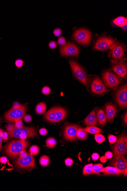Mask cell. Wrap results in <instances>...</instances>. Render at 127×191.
Listing matches in <instances>:
<instances>
[{"mask_svg":"<svg viewBox=\"0 0 127 191\" xmlns=\"http://www.w3.org/2000/svg\"><path fill=\"white\" fill-rule=\"evenodd\" d=\"M29 145V142L25 140L12 141L6 146L5 152L10 158L15 159L21 152L26 150Z\"/></svg>","mask_w":127,"mask_h":191,"instance_id":"1","label":"cell"},{"mask_svg":"<svg viewBox=\"0 0 127 191\" xmlns=\"http://www.w3.org/2000/svg\"><path fill=\"white\" fill-rule=\"evenodd\" d=\"M67 115L66 110L64 108L59 106L54 107L45 114L44 118L49 122L57 123L65 119Z\"/></svg>","mask_w":127,"mask_h":191,"instance_id":"2","label":"cell"},{"mask_svg":"<svg viewBox=\"0 0 127 191\" xmlns=\"http://www.w3.org/2000/svg\"><path fill=\"white\" fill-rule=\"evenodd\" d=\"M10 137L25 140L29 137H34L37 136L36 129L33 127L15 128L12 131L8 132Z\"/></svg>","mask_w":127,"mask_h":191,"instance_id":"3","label":"cell"},{"mask_svg":"<svg viewBox=\"0 0 127 191\" xmlns=\"http://www.w3.org/2000/svg\"><path fill=\"white\" fill-rule=\"evenodd\" d=\"M69 62L74 76L83 85H88L87 75L83 68L76 61L72 60H69Z\"/></svg>","mask_w":127,"mask_h":191,"instance_id":"4","label":"cell"},{"mask_svg":"<svg viewBox=\"0 0 127 191\" xmlns=\"http://www.w3.org/2000/svg\"><path fill=\"white\" fill-rule=\"evenodd\" d=\"M27 107L24 105H22L19 109L12 108L5 115L6 120L10 122H15L18 120H21L26 114Z\"/></svg>","mask_w":127,"mask_h":191,"instance_id":"5","label":"cell"},{"mask_svg":"<svg viewBox=\"0 0 127 191\" xmlns=\"http://www.w3.org/2000/svg\"><path fill=\"white\" fill-rule=\"evenodd\" d=\"M113 147V152L115 157L124 156L127 153V137L122 135Z\"/></svg>","mask_w":127,"mask_h":191,"instance_id":"6","label":"cell"},{"mask_svg":"<svg viewBox=\"0 0 127 191\" xmlns=\"http://www.w3.org/2000/svg\"><path fill=\"white\" fill-rule=\"evenodd\" d=\"M73 36L76 42L83 45L88 44L91 39V32L89 30L84 28L76 30Z\"/></svg>","mask_w":127,"mask_h":191,"instance_id":"7","label":"cell"},{"mask_svg":"<svg viewBox=\"0 0 127 191\" xmlns=\"http://www.w3.org/2000/svg\"><path fill=\"white\" fill-rule=\"evenodd\" d=\"M15 164L20 169L36 168L34 158L30 154L22 158L18 157L15 161Z\"/></svg>","mask_w":127,"mask_h":191,"instance_id":"8","label":"cell"},{"mask_svg":"<svg viewBox=\"0 0 127 191\" xmlns=\"http://www.w3.org/2000/svg\"><path fill=\"white\" fill-rule=\"evenodd\" d=\"M60 53L62 56H78L79 49L75 44L71 42H68L60 48Z\"/></svg>","mask_w":127,"mask_h":191,"instance_id":"9","label":"cell"},{"mask_svg":"<svg viewBox=\"0 0 127 191\" xmlns=\"http://www.w3.org/2000/svg\"><path fill=\"white\" fill-rule=\"evenodd\" d=\"M102 78L105 85L110 88L116 87L120 84L117 77L110 71H106L103 73Z\"/></svg>","mask_w":127,"mask_h":191,"instance_id":"10","label":"cell"},{"mask_svg":"<svg viewBox=\"0 0 127 191\" xmlns=\"http://www.w3.org/2000/svg\"><path fill=\"white\" fill-rule=\"evenodd\" d=\"M111 164L120 171L121 174L127 175V161L124 156H116L111 162Z\"/></svg>","mask_w":127,"mask_h":191,"instance_id":"11","label":"cell"},{"mask_svg":"<svg viewBox=\"0 0 127 191\" xmlns=\"http://www.w3.org/2000/svg\"><path fill=\"white\" fill-rule=\"evenodd\" d=\"M116 100L118 105L121 108H126L127 106V87L123 85L117 92Z\"/></svg>","mask_w":127,"mask_h":191,"instance_id":"12","label":"cell"},{"mask_svg":"<svg viewBox=\"0 0 127 191\" xmlns=\"http://www.w3.org/2000/svg\"><path fill=\"white\" fill-rule=\"evenodd\" d=\"M115 42L114 39L104 36L100 37L97 40L94 46V48L99 51H104L112 46L115 44Z\"/></svg>","mask_w":127,"mask_h":191,"instance_id":"13","label":"cell"},{"mask_svg":"<svg viewBox=\"0 0 127 191\" xmlns=\"http://www.w3.org/2000/svg\"><path fill=\"white\" fill-rule=\"evenodd\" d=\"M79 125L76 124H70L67 125L64 130V137L68 141H74L76 139Z\"/></svg>","mask_w":127,"mask_h":191,"instance_id":"14","label":"cell"},{"mask_svg":"<svg viewBox=\"0 0 127 191\" xmlns=\"http://www.w3.org/2000/svg\"><path fill=\"white\" fill-rule=\"evenodd\" d=\"M107 89L102 82L98 77L95 78L91 85V91L93 93L101 94L106 91Z\"/></svg>","mask_w":127,"mask_h":191,"instance_id":"15","label":"cell"},{"mask_svg":"<svg viewBox=\"0 0 127 191\" xmlns=\"http://www.w3.org/2000/svg\"><path fill=\"white\" fill-rule=\"evenodd\" d=\"M112 56L116 59H120L124 56V49L119 44H114L112 50Z\"/></svg>","mask_w":127,"mask_h":191,"instance_id":"16","label":"cell"},{"mask_svg":"<svg viewBox=\"0 0 127 191\" xmlns=\"http://www.w3.org/2000/svg\"><path fill=\"white\" fill-rule=\"evenodd\" d=\"M113 70L120 77L125 78L127 75V66L126 65L123 63H119L116 64L113 67Z\"/></svg>","mask_w":127,"mask_h":191,"instance_id":"17","label":"cell"},{"mask_svg":"<svg viewBox=\"0 0 127 191\" xmlns=\"http://www.w3.org/2000/svg\"><path fill=\"white\" fill-rule=\"evenodd\" d=\"M106 115L107 119L110 121L113 120L116 112V106L111 103L105 105Z\"/></svg>","mask_w":127,"mask_h":191,"instance_id":"18","label":"cell"},{"mask_svg":"<svg viewBox=\"0 0 127 191\" xmlns=\"http://www.w3.org/2000/svg\"><path fill=\"white\" fill-rule=\"evenodd\" d=\"M84 123L88 126H96L98 125L95 110H93L84 120Z\"/></svg>","mask_w":127,"mask_h":191,"instance_id":"19","label":"cell"},{"mask_svg":"<svg viewBox=\"0 0 127 191\" xmlns=\"http://www.w3.org/2000/svg\"><path fill=\"white\" fill-rule=\"evenodd\" d=\"M96 117L98 122L102 126L105 125L107 122L106 113L102 109H99L97 111Z\"/></svg>","mask_w":127,"mask_h":191,"instance_id":"20","label":"cell"},{"mask_svg":"<svg viewBox=\"0 0 127 191\" xmlns=\"http://www.w3.org/2000/svg\"><path fill=\"white\" fill-rule=\"evenodd\" d=\"M101 172L104 173L106 175H118L121 174L120 171L114 167L108 166L103 168Z\"/></svg>","mask_w":127,"mask_h":191,"instance_id":"21","label":"cell"},{"mask_svg":"<svg viewBox=\"0 0 127 191\" xmlns=\"http://www.w3.org/2000/svg\"><path fill=\"white\" fill-rule=\"evenodd\" d=\"M114 23L116 25L123 27L127 25V20L126 18L123 17H119L116 18L114 21Z\"/></svg>","mask_w":127,"mask_h":191,"instance_id":"22","label":"cell"},{"mask_svg":"<svg viewBox=\"0 0 127 191\" xmlns=\"http://www.w3.org/2000/svg\"><path fill=\"white\" fill-rule=\"evenodd\" d=\"M46 109V105L44 102H41L37 104L36 106V112L38 115H41L44 113Z\"/></svg>","mask_w":127,"mask_h":191,"instance_id":"23","label":"cell"},{"mask_svg":"<svg viewBox=\"0 0 127 191\" xmlns=\"http://www.w3.org/2000/svg\"><path fill=\"white\" fill-rule=\"evenodd\" d=\"M84 130L87 133H88L92 134H96L102 133V130L101 129L95 126H88L86 127Z\"/></svg>","mask_w":127,"mask_h":191,"instance_id":"24","label":"cell"},{"mask_svg":"<svg viewBox=\"0 0 127 191\" xmlns=\"http://www.w3.org/2000/svg\"><path fill=\"white\" fill-rule=\"evenodd\" d=\"M87 137V133L84 129L79 128L76 134V137L80 140H84L86 139Z\"/></svg>","mask_w":127,"mask_h":191,"instance_id":"25","label":"cell"},{"mask_svg":"<svg viewBox=\"0 0 127 191\" xmlns=\"http://www.w3.org/2000/svg\"><path fill=\"white\" fill-rule=\"evenodd\" d=\"M93 164H90L85 166L83 170V175L93 174Z\"/></svg>","mask_w":127,"mask_h":191,"instance_id":"26","label":"cell"},{"mask_svg":"<svg viewBox=\"0 0 127 191\" xmlns=\"http://www.w3.org/2000/svg\"><path fill=\"white\" fill-rule=\"evenodd\" d=\"M40 165L43 167H46L50 164V159L48 156L46 155H44L41 156L39 159Z\"/></svg>","mask_w":127,"mask_h":191,"instance_id":"27","label":"cell"},{"mask_svg":"<svg viewBox=\"0 0 127 191\" xmlns=\"http://www.w3.org/2000/svg\"><path fill=\"white\" fill-rule=\"evenodd\" d=\"M46 146L49 148H53L56 147L57 144V141L56 139L53 137H50L46 140Z\"/></svg>","mask_w":127,"mask_h":191,"instance_id":"28","label":"cell"},{"mask_svg":"<svg viewBox=\"0 0 127 191\" xmlns=\"http://www.w3.org/2000/svg\"><path fill=\"white\" fill-rule=\"evenodd\" d=\"M29 151L31 155H37L39 153L40 149L38 146L33 145L30 148Z\"/></svg>","mask_w":127,"mask_h":191,"instance_id":"29","label":"cell"},{"mask_svg":"<svg viewBox=\"0 0 127 191\" xmlns=\"http://www.w3.org/2000/svg\"><path fill=\"white\" fill-rule=\"evenodd\" d=\"M103 168L102 165L100 163L95 164L93 168V174L100 175V172H101V171Z\"/></svg>","mask_w":127,"mask_h":191,"instance_id":"30","label":"cell"},{"mask_svg":"<svg viewBox=\"0 0 127 191\" xmlns=\"http://www.w3.org/2000/svg\"><path fill=\"white\" fill-rule=\"evenodd\" d=\"M95 139L97 142L101 144L105 141V137L101 134H98L95 135Z\"/></svg>","mask_w":127,"mask_h":191,"instance_id":"31","label":"cell"},{"mask_svg":"<svg viewBox=\"0 0 127 191\" xmlns=\"http://www.w3.org/2000/svg\"><path fill=\"white\" fill-rule=\"evenodd\" d=\"M42 93L45 95H49L51 92V89L48 86H45L42 89Z\"/></svg>","mask_w":127,"mask_h":191,"instance_id":"32","label":"cell"},{"mask_svg":"<svg viewBox=\"0 0 127 191\" xmlns=\"http://www.w3.org/2000/svg\"><path fill=\"white\" fill-rule=\"evenodd\" d=\"M23 64L24 61L23 60L20 59H18L15 61V65L18 68H20L22 67L23 66Z\"/></svg>","mask_w":127,"mask_h":191,"instance_id":"33","label":"cell"},{"mask_svg":"<svg viewBox=\"0 0 127 191\" xmlns=\"http://www.w3.org/2000/svg\"><path fill=\"white\" fill-rule=\"evenodd\" d=\"M109 142L111 144H114L116 142L117 138L116 137L114 136V135H110L108 137Z\"/></svg>","mask_w":127,"mask_h":191,"instance_id":"34","label":"cell"},{"mask_svg":"<svg viewBox=\"0 0 127 191\" xmlns=\"http://www.w3.org/2000/svg\"><path fill=\"white\" fill-rule=\"evenodd\" d=\"M58 43L59 45H61V46H63L66 44V39L65 37H60L58 40Z\"/></svg>","mask_w":127,"mask_h":191,"instance_id":"35","label":"cell"},{"mask_svg":"<svg viewBox=\"0 0 127 191\" xmlns=\"http://www.w3.org/2000/svg\"><path fill=\"white\" fill-rule=\"evenodd\" d=\"M14 126L15 128H21L23 127V123L21 120H18L15 122Z\"/></svg>","mask_w":127,"mask_h":191,"instance_id":"36","label":"cell"},{"mask_svg":"<svg viewBox=\"0 0 127 191\" xmlns=\"http://www.w3.org/2000/svg\"><path fill=\"white\" fill-rule=\"evenodd\" d=\"M53 33L54 35L56 37H58L61 35L62 33V31L61 29L57 28L55 29L53 31Z\"/></svg>","mask_w":127,"mask_h":191,"instance_id":"37","label":"cell"},{"mask_svg":"<svg viewBox=\"0 0 127 191\" xmlns=\"http://www.w3.org/2000/svg\"><path fill=\"white\" fill-rule=\"evenodd\" d=\"M73 160L71 158H67L65 161V163L67 166H71L73 164Z\"/></svg>","mask_w":127,"mask_h":191,"instance_id":"38","label":"cell"},{"mask_svg":"<svg viewBox=\"0 0 127 191\" xmlns=\"http://www.w3.org/2000/svg\"><path fill=\"white\" fill-rule=\"evenodd\" d=\"M48 46L50 49H54L57 47V43L55 41H51L49 43Z\"/></svg>","mask_w":127,"mask_h":191,"instance_id":"39","label":"cell"},{"mask_svg":"<svg viewBox=\"0 0 127 191\" xmlns=\"http://www.w3.org/2000/svg\"><path fill=\"white\" fill-rule=\"evenodd\" d=\"M24 119L25 122L27 123H29L31 122V120H32V117L31 116L29 115H25L24 117Z\"/></svg>","mask_w":127,"mask_h":191,"instance_id":"40","label":"cell"},{"mask_svg":"<svg viewBox=\"0 0 127 191\" xmlns=\"http://www.w3.org/2000/svg\"><path fill=\"white\" fill-rule=\"evenodd\" d=\"M39 132L40 134L42 136H45L48 133L47 129L44 128H41L40 129Z\"/></svg>","mask_w":127,"mask_h":191,"instance_id":"41","label":"cell"},{"mask_svg":"<svg viewBox=\"0 0 127 191\" xmlns=\"http://www.w3.org/2000/svg\"><path fill=\"white\" fill-rule=\"evenodd\" d=\"M92 158L94 161L98 160L99 158V154L98 153H94L92 154Z\"/></svg>","mask_w":127,"mask_h":191,"instance_id":"42","label":"cell"},{"mask_svg":"<svg viewBox=\"0 0 127 191\" xmlns=\"http://www.w3.org/2000/svg\"><path fill=\"white\" fill-rule=\"evenodd\" d=\"M8 160L7 157L6 156L1 157L0 158V163L1 164H6L7 163Z\"/></svg>","mask_w":127,"mask_h":191,"instance_id":"43","label":"cell"},{"mask_svg":"<svg viewBox=\"0 0 127 191\" xmlns=\"http://www.w3.org/2000/svg\"><path fill=\"white\" fill-rule=\"evenodd\" d=\"M22 106V105H21L19 103L17 102V101H16V102L13 103L12 108L15 109H19V108H20Z\"/></svg>","mask_w":127,"mask_h":191,"instance_id":"44","label":"cell"},{"mask_svg":"<svg viewBox=\"0 0 127 191\" xmlns=\"http://www.w3.org/2000/svg\"><path fill=\"white\" fill-rule=\"evenodd\" d=\"M105 156L107 159H111L112 158L113 156V153L111 152H107L105 153Z\"/></svg>","mask_w":127,"mask_h":191,"instance_id":"45","label":"cell"},{"mask_svg":"<svg viewBox=\"0 0 127 191\" xmlns=\"http://www.w3.org/2000/svg\"><path fill=\"white\" fill-rule=\"evenodd\" d=\"M15 127L14 125H12V124H9V125H7L6 129H7V131L8 132H10L11 131H12V130H13Z\"/></svg>","mask_w":127,"mask_h":191,"instance_id":"46","label":"cell"},{"mask_svg":"<svg viewBox=\"0 0 127 191\" xmlns=\"http://www.w3.org/2000/svg\"><path fill=\"white\" fill-rule=\"evenodd\" d=\"M28 154V153L26 152V151L23 150L20 153L19 155V156L18 157H20V158H22V157L26 156H27Z\"/></svg>","mask_w":127,"mask_h":191,"instance_id":"47","label":"cell"},{"mask_svg":"<svg viewBox=\"0 0 127 191\" xmlns=\"http://www.w3.org/2000/svg\"><path fill=\"white\" fill-rule=\"evenodd\" d=\"M100 161L102 163H105L107 162V158H105V156H102L100 158Z\"/></svg>","mask_w":127,"mask_h":191,"instance_id":"48","label":"cell"},{"mask_svg":"<svg viewBox=\"0 0 127 191\" xmlns=\"http://www.w3.org/2000/svg\"><path fill=\"white\" fill-rule=\"evenodd\" d=\"M8 135L7 133L4 132V137L3 138V139L4 140H7V138H8Z\"/></svg>","mask_w":127,"mask_h":191,"instance_id":"49","label":"cell"},{"mask_svg":"<svg viewBox=\"0 0 127 191\" xmlns=\"http://www.w3.org/2000/svg\"><path fill=\"white\" fill-rule=\"evenodd\" d=\"M2 138L0 135V152L2 150Z\"/></svg>","mask_w":127,"mask_h":191,"instance_id":"50","label":"cell"},{"mask_svg":"<svg viewBox=\"0 0 127 191\" xmlns=\"http://www.w3.org/2000/svg\"><path fill=\"white\" fill-rule=\"evenodd\" d=\"M124 123H125L126 124H127V113L125 114V115H124Z\"/></svg>","mask_w":127,"mask_h":191,"instance_id":"51","label":"cell"},{"mask_svg":"<svg viewBox=\"0 0 127 191\" xmlns=\"http://www.w3.org/2000/svg\"><path fill=\"white\" fill-rule=\"evenodd\" d=\"M4 132H3V130L1 129H0V135L2 137V139H3L4 137Z\"/></svg>","mask_w":127,"mask_h":191,"instance_id":"52","label":"cell"},{"mask_svg":"<svg viewBox=\"0 0 127 191\" xmlns=\"http://www.w3.org/2000/svg\"><path fill=\"white\" fill-rule=\"evenodd\" d=\"M123 28L124 29V30H127V25H125V26H123Z\"/></svg>","mask_w":127,"mask_h":191,"instance_id":"53","label":"cell"}]
</instances>
